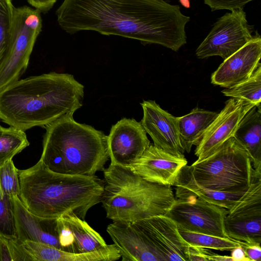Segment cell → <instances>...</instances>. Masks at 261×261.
Returning <instances> with one entry per match:
<instances>
[{
    "label": "cell",
    "mask_w": 261,
    "mask_h": 261,
    "mask_svg": "<svg viewBox=\"0 0 261 261\" xmlns=\"http://www.w3.org/2000/svg\"><path fill=\"white\" fill-rule=\"evenodd\" d=\"M57 21L67 33L96 31L154 43L177 51L187 42L190 18L163 0H63Z\"/></svg>",
    "instance_id": "cell-1"
},
{
    "label": "cell",
    "mask_w": 261,
    "mask_h": 261,
    "mask_svg": "<svg viewBox=\"0 0 261 261\" xmlns=\"http://www.w3.org/2000/svg\"><path fill=\"white\" fill-rule=\"evenodd\" d=\"M222 93L226 96L245 100L260 106L261 101V64L247 80L233 87L226 88Z\"/></svg>",
    "instance_id": "cell-26"
},
{
    "label": "cell",
    "mask_w": 261,
    "mask_h": 261,
    "mask_svg": "<svg viewBox=\"0 0 261 261\" xmlns=\"http://www.w3.org/2000/svg\"><path fill=\"white\" fill-rule=\"evenodd\" d=\"M189 168L198 185L225 192L247 191L254 171L248 154L233 137L211 155L195 161Z\"/></svg>",
    "instance_id": "cell-6"
},
{
    "label": "cell",
    "mask_w": 261,
    "mask_h": 261,
    "mask_svg": "<svg viewBox=\"0 0 261 261\" xmlns=\"http://www.w3.org/2000/svg\"><path fill=\"white\" fill-rule=\"evenodd\" d=\"M0 261H13L10 239L0 237Z\"/></svg>",
    "instance_id": "cell-33"
},
{
    "label": "cell",
    "mask_w": 261,
    "mask_h": 261,
    "mask_svg": "<svg viewBox=\"0 0 261 261\" xmlns=\"http://www.w3.org/2000/svg\"><path fill=\"white\" fill-rule=\"evenodd\" d=\"M226 208L195 196L176 198L165 215L177 227L186 230L228 238L224 227Z\"/></svg>",
    "instance_id": "cell-10"
},
{
    "label": "cell",
    "mask_w": 261,
    "mask_h": 261,
    "mask_svg": "<svg viewBox=\"0 0 261 261\" xmlns=\"http://www.w3.org/2000/svg\"><path fill=\"white\" fill-rule=\"evenodd\" d=\"M19 198L32 213L58 218L74 214L85 220L89 210L101 202L103 180L96 175L62 174L51 171L39 161L18 170Z\"/></svg>",
    "instance_id": "cell-3"
},
{
    "label": "cell",
    "mask_w": 261,
    "mask_h": 261,
    "mask_svg": "<svg viewBox=\"0 0 261 261\" xmlns=\"http://www.w3.org/2000/svg\"><path fill=\"white\" fill-rule=\"evenodd\" d=\"M39 161L53 172L92 176L103 171L109 159L108 136L69 116L45 126Z\"/></svg>",
    "instance_id": "cell-4"
},
{
    "label": "cell",
    "mask_w": 261,
    "mask_h": 261,
    "mask_svg": "<svg viewBox=\"0 0 261 261\" xmlns=\"http://www.w3.org/2000/svg\"><path fill=\"white\" fill-rule=\"evenodd\" d=\"M33 7L39 10L41 12L48 11L54 5L57 0H27Z\"/></svg>",
    "instance_id": "cell-34"
},
{
    "label": "cell",
    "mask_w": 261,
    "mask_h": 261,
    "mask_svg": "<svg viewBox=\"0 0 261 261\" xmlns=\"http://www.w3.org/2000/svg\"><path fill=\"white\" fill-rule=\"evenodd\" d=\"M143 116L140 123L152 138L154 145L177 157H185L176 117L162 109L154 100L141 103Z\"/></svg>",
    "instance_id": "cell-14"
},
{
    "label": "cell",
    "mask_w": 261,
    "mask_h": 261,
    "mask_svg": "<svg viewBox=\"0 0 261 261\" xmlns=\"http://www.w3.org/2000/svg\"><path fill=\"white\" fill-rule=\"evenodd\" d=\"M23 246L33 261H115L121 257L119 250L113 244L83 253H72L53 246L33 241H25Z\"/></svg>",
    "instance_id": "cell-20"
},
{
    "label": "cell",
    "mask_w": 261,
    "mask_h": 261,
    "mask_svg": "<svg viewBox=\"0 0 261 261\" xmlns=\"http://www.w3.org/2000/svg\"><path fill=\"white\" fill-rule=\"evenodd\" d=\"M41 12L27 6L15 7L8 46L0 62V90L18 81L27 68L42 30Z\"/></svg>",
    "instance_id": "cell-7"
},
{
    "label": "cell",
    "mask_w": 261,
    "mask_h": 261,
    "mask_svg": "<svg viewBox=\"0 0 261 261\" xmlns=\"http://www.w3.org/2000/svg\"><path fill=\"white\" fill-rule=\"evenodd\" d=\"M218 114L215 112L195 108L188 114L176 117L179 137L185 151L189 153L193 145L199 144Z\"/></svg>",
    "instance_id": "cell-23"
},
{
    "label": "cell",
    "mask_w": 261,
    "mask_h": 261,
    "mask_svg": "<svg viewBox=\"0 0 261 261\" xmlns=\"http://www.w3.org/2000/svg\"><path fill=\"white\" fill-rule=\"evenodd\" d=\"M59 249L72 253H83L100 249L107 244L101 235L85 221L74 214L58 218Z\"/></svg>",
    "instance_id": "cell-19"
},
{
    "label": "cell",
    "mask_w": 261,
    "mask_h": 261,
    "mask_svg": "<svg viewBox=\"0 0 261 261\" xmlns=\"http://www.w3.org/2000/svg\"><path fill=\"white\" fill-rule=\"evenodd\" d=\"M231 251L230 257L232 258V261H250L247 257L242 246H237Z\"/></svg>",
    "instance_id": "cell-35"
},
{
    "label": "cell",
    "mask_w": 261,
    "mask_h": 261,
    "mask_svg": "<svg viewBox=\"0 0 261 261\" xmlns=\"http://www.w3.org/2000/svg\"><path fill=\"white\" fill-rule=\"evenodd\" d=\"M253 26L248 24L243 9L231 11L214 23L196 55L201 59L218 56L225 60L253 38Z\"/></svg>",
    "instance_id": "cell-8"
},
{
    "label": "cell",
    "mask_w": 261,
    "mask_h": 261,
    "mask_svg": "<svg viewBox=\"0 0 261 261\" xmlns=\"http://www.w3.org/2000/svg\"><path fill=\"white\" fill-rule=\"evenodd\" d=\"M102 171L101 202L107 218L113 221L165 215L175 199L171 186L149 181L128 167L110 164Z\"/></svg>",
    "instance_id": "cell-5"
},
{
    "label": "cell",
    "mask_w": 261,
    "mask_h": 261,
    "mask_svg": "<svg viewBox=\"0 0 261 261\" xmlns=\"http://www.w3.org/2000/svg\"><path fill=\"white\" fill-rule=\"evenodd\" d=\"M261 38L257 32L242 47L224 60L212 74L211 83L226 88L249 79L260 64Z\"/></svg>",
    "instance_id": "cell-15"
},
{
    "label": "cell",
    "mask_w": 261,
    "mask_h": 261,
    "mask_svg": "<svg viewBox=\"0 0 261 261\" xmlns=\"http://www.w3.org/2000/svg\"><path fill=\"white\" fill-rule=\"evenodd\" d=\"M16 240L43 243L59 249L58 218L39 216L30 212L18 196L13 197Z\"/></svg>",
    "instance_id": "cell-18"
},
{
    "label": "cell",
    "mask_w": 261,
    "mask_h": 261,
    "mask_svg": "<svg viewBox=\"0 0 261 261\" xmlns=\"http://www.w3.org/2000/svg\"><path fill=\"white\" fill-rule=\"evenodd\" d=\"M29 145L24 131L13 126L0 125V165L12 159Z\"/></svg>",
    "instance_id": "cell-25"
},
{
    "label": "cell",
    "mask_w": 261,
    "mask_h": 261,
    "mask_svg": "<svg viewBox=\"0 0 261 261\" xmlns=\"http://www.w3.org/2000/svg\"><path fill=\"white\" fill-rule=\"evenodd\" d=\"M245 254L250 261L261 260L260 244H247L243 247Z\"/></svg>",
    "instance_id": "cell-32"
},
{
    "label": "cell",
    "mask_w": 261,
    "mask_h": 261,
    "mask_svg": "<svg viewBox=\"0 0 261 261\" xmlns=\"http://www.w3.org/2000/svg\"><path fill=\"white\" fill-rule=\"evenodd\" d=\"M0 188L5 195L11 197L19 196L18 169L15 167L12 159L0 165Z\"/></svg>",
    "instance_id": "cell-28"
},
{
    "label": "cell",
    "mask_w": 261,
    "mask_h": 261,
    "mask_svg": "<svg viewBox=\"0 0 261 261\" xmlns=\"http://www.w3.org/2000/svg\"><path fill=\"white\" fill-rule=\"evenodd\" d=\"M174 186L176 187V198L195 196L228 210L230 209L247 191L225 192L202 187L194 180L189 166L187 165L181 169Z\"/></svg>",
    "instance_id": "cell-21"
},
{
    "label": "cell",
    "mask_w": 261,
    "mask_h": 261,
    "mask_svg": "<svg viewBox=\"0 0 261 261\" xmlns=\"http://www.w3.org/2000/svg\"><path fill=\"white\" fill-rule=\"evenodd\" d=\"M13 197L5 195L0 188V237L16 240Z\"/></svg>",
    "instance_id": "cell-27"
},
{
    "label": "cell",
    "mask_w": 261,
    "mask_h": 261,
    "mask_svg": "<svg viewBox=\"0 0 261 261\" xmlns=\"http://www.w3.org/2000/svg\"><path fill=\"white\" fill-rule=\"evenodd\" d=\"M134 222L147 237L162 261H188L189 245L170 218L158 215Z\"/></svg>",
    "instance_id": "cell-13"
},
{
    "label": "cell",
    "mask_w": 261,
    "mask_h": 261,
    "mask_svg": "<svg viewBox=\"0 0 261 261\" xmlns=\"http://www.w3.org/2000/svg\"><path fill=\"white\" fill-rule=\"evenodd\" d=\"M178 228L182 238L189 245L220 251H231L232 249L246 244L228 238L198 233Z\"/></svg>",
    "instance_id": "cell-24"
},
{
    "label": "cell",
    "mask_w": 261,
    "mask_h": 261,
    "mask_svg": "<svg viewBox=\"0 0 261 261\" xmlns=\"http://www.w3.org/2000/svg\"><path fill=\"white\" fill-rule=\"evenodd\" d=\"M14 9L12 0H0V62L8 46Z\"/></svg>",
    "instance_id": "cell-29"
},
{
    "label": "cell",
    "mask_w": 261,
    "mask_h": 261,
    "mask_svg": "<svg viewBox=\"0 0 261 261\" xmlns=\"http://www.w3.org/2000/svg\"><path fill=\"white\" fill-rule=\"evenodd\" d=\"M255 105L245 100L231 98L205 132L196 146L195 154L200 161L213 154L226 140L232 137L246 113Z\"/></svg>",
    "instance_id": "cell-12"
},
{
    "label": "cell",
    "mask_w": 261,
    "mask_h": 261,
    "mask_svg": "<svg viewBox=\"0 0 261 261\" xmlns=\"http://www.w3.org/2000/svg\"><path fill=\"white\" fill-rule=\"evenodd\" d=\"M187 165L185 157L176 156L150 144L128 168L149 181L172 186L181 169Z\"/></svg>",
    "instance_id": "cell-16"
},
{
    "label": "cell",
    "mask_w": 261,
    "mask_h": 261,
    "mask_svg": "<svg viewBox=\"0 0 261 261\" xmlns=\"http://www.w3.org/2000/svg\"><path fill=\"white\" fill-rule=\"evenodd\" d=\"M188 260L232 261L230 256L219 255L208 249L189 245Z\"/></svg>",
    "instance_id": "cell-30"
},
{
    "label": "cell",
    "mask_w": 261,
    "mask_h": 261,
    "mask_svg": "<svg viewBox=\"0 0 261 261\" xmlns=\"http://www.w3.org/2000/svg\"><path fill=\"white\" fill-rule=\"evenodd\" d=\"M261 106H254L243 116L233 137L247 151L255 173L261 174Z\"/></svg>",
    "instance_id": "cell-22"
},
{
    "label": "cell",
    "mask_w": 261,
    "mask_h": 261,
    "mask_svg": "<svg viewBox=\"0 0 261 261\" xmlns=\"http://www.w3.org/2000/svg\"><path fill=\"white\" fill-rule=\"evenodd\" d=\"M254 0H203L212 11L226 9L231 11L243 9L248 2Z\"/></svg>",
    "instance_id": "cell-31"
},
{
    "label": "cell",
    "mask_w": 261,
    "mask_h": 261,
    "mask_svg": "<svg viewBox=\"0 0 261 261\" xmlns=\"http://www.w3.org/2000/svg\"><path fill=\"white\" fill-rule=\"evenodd\" d=\"M140 122L123 118L111 128L108 147L111 164L128 167L150 144Z\"/></svg>",
    "instance_id": "cell-11"
},
{
    "label": "cell",
    "mask_w": 261,
    "mask_h": 261,
    "mask_svg": "<svg viewBox=\"0 0 261 261\" xmlns=\"http://www.w3.org/2000/svg\"><path fill=\"white\" fill-rule=\"evenodd\" d=\"M107 231L123 261H162L151 243L134 222L113 221Z\"/></svg>",
    "instance_id": "cell-17"
},
{
    "label": "cell",
    "mask_w": 261,
    "mask_h": 261,
    "mask_svg": "<svg viewBox=\"0 0 261 261\" xmlns=\"http://www.w3.org/2000/svg\"><path fill=\"white\" fill-rule=\"evenodd\" d=\"M84 87L68 73L32 76L0 90V121L25 131L73 116L83 105Z\"/></svg>",
    "instance_id": "cell-2"
},
{
    "label": "cell",
    "mask_w": 261,
    "mask_h": 261,
    "mask_svg": "<svg viewBox=\"0 0 261 261\" xmlns=\"http://www.w3.org/2000/svg\"><path fill=\"white\" fill-rule=\"evenodd\" d=\"M227 237L247 244L261 243V174L253 171L247 191L224 219Z\"/></svg>",
    "instance_id": "cell-9"
},
{
    "label": "cell",
    "mask_w": 261,
    "mask_h": 261,
    "mask_svg": "<svg viewBox=\"0 0 261 261\" xmlns=\"http://www.w3.org/2000/svg\"><path fill=\"white\" fill-rule=\"evenodd\" d=\"M179 2L181 4L187 8H189L190 7V3L189 0H179Z\"/></svg>",
    "instance_id": "cell-36"
}]
</instances>
